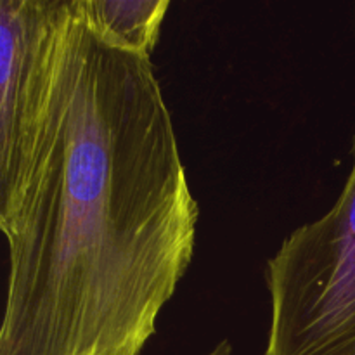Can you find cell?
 I'll use <instances>...</instances> for the list:
<instances>
[{
  "mask_svg": "<svg viewBox=\"0 0 355 355\" xmlns=\"http://www.w3.org/2000/svg\"><path fill=\"white\" fill-rule=\"evenodd\" d=\"M200 208L149 55L69 2L51 118L14 203L0 355H141Z\"/></svg>",
  "mask_w": 355,
  "mask_h": 355,
  "instance_id": "obj_1",
  "label": "cell"
},
{
  "mask_svg": "<svg viewBox=\"0 0 355 355\" xmlns=\"http://www.w3.org/2000/svg\"><path fill=\"white\" fill-rule=\"evenodd\" d=\"M266 284L262 355H355V137L335 205L281 243L266 263Z\"/></svg>",
  "mask_w": 355,
  "mask_h": 355,
  "instance_id": "obj_2",
  "label": "cell"
},
{
  "mask_svg": "<svg viewBox=\"0 0 355 355\" xmlns=\"http://www.w3.org/2000/svg\"><path fill=\"white\" fill-rule=\"evenodd\" d=\"M71 0H0V214L51 118Z\"/></svg>",
  "mask_w": 355,
  "mask_h": 355,
  "instance_id": "obj_3",
  "label": "cell"
},
{
  "mask_svg": "<svg viewBox=\"0 0 355 355\" xmlns=\"http://www.w3.org/2000/svg\"><path fill=\"white\" fill-rule=\"evenodd\" d=\"M87 19L107 38L128 51L151 58L168 0H80Z\"/></svg>",
  "mask_w": 355,
  "mask_h": 355,
  "instance_id": "obj_4",
  "label": "cell"
},
{
  "mask_svg": "<svg viewBox=\"0 0 355 355\" xmlns=\"http://www.w3.org/2000/svg\"><path fill=\"white\" fill-rule=\"evenodd\" d=\"M207 355H234V350H232L231 343H229L227 340H224V342L217 343V345L214 347V350H210Z\"/></svg>",
  "mask_w": 355,
  "mask_h": 355,
  "instance_id": "obj_5",
  "label": "cell"
}]
</instances>
